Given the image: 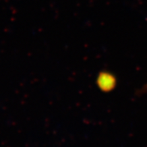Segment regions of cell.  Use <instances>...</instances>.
I'll use <instances>...</instances> for the list:
<instances>
[{
  "mask_svg": "<svg viewBox=\"0 0 147 147\" xmlns=\"http://www.w3.org/2000/svg\"><path fill=\"white\" fill-rule=\"evenodd\" d=\"M140 92L141 93L147 92V84H146V85L144 86L143 88H142L141 90H140Z\"/></svg>",
  "mask_w": 147,
  "mask_h": 147,
  "instance_id": "cell-2",
  "label": "cell"
},
{
  "mask_svg": "<svg viewBox=\"0 0 147 147\" xmlns=\"http://www.w3.org/2000/svg\"><path fill=\"white\" fill-rule=\"evenodd\" d=\"M95 84L100 91L108 93L116 89L118 84V80L114 74L105 70L99 72L97 75Z\"/></svg>",
  "mask_w": 147,
  "mask_h": 147,
  "instance_id": "cell-1",
  "label": "cell"
}]
</instances>
